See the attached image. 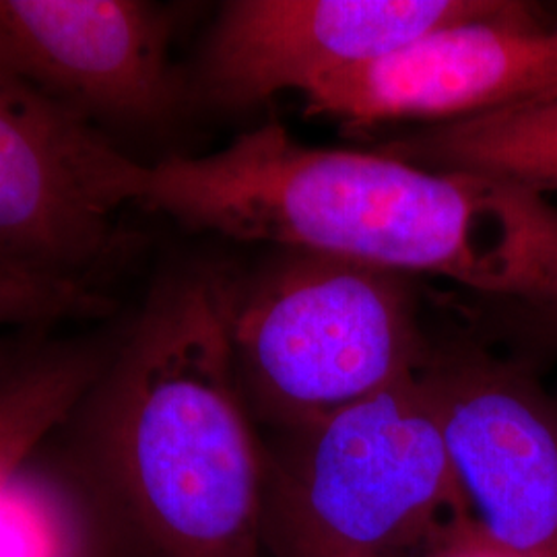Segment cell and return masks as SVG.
Returning <instances> with one entry per match:
<instances>
[{
	"label": "cell",
	"mask_w": 557,
	"mask_h": 557,
	"mask_svg": "<svg viewBox=\"0 0 557 557\" xmlns=\"http://www.w3.org/2000/svg\"><path fill=\"white\" fill-rule=\"evenodd\" d=\"M122 170V207L188 232L440 275L506 301H557V207L499 180L306 147L275 122L213 153Z\"/></svg>",
	"instance_id": "obj_1"
},
{
	"label": "cell",
	"mask_w": 557,
	"mask_h": 557,
	"mask_svg": "<svg viewBox=\"0 0 557 557\" xmlns=\"http://www.w3.org/2000/svg\"><path fill=\"white\" fill-rule=\"evenodd\" d=\"M236 264L161 269L57 432L119 557H269L267 448L230 338Z\"/></svg>",
	"instance_id": "obj_2"
},
{
	"label": "cell",
	"mask_w": 557,
	"mask_h": 557,
	"mask_svg": "<svg viewBox=\"0 0 557 557\" xmlns=\"http://www.w3.org/2000/svg\"><path fill=\"white\" fill-rule=\"evenodd\" d=\"M230 338L248 409L275 434L416 374L434 347L405 275L308 250L236 267Z\"/></svg>",
	"instance_id": "obj_3"
},
{
	"label": "cell",
	"mask_w": 557,
	"mask_h": 557,
	"mask_svg": "<svg viewBox=\"0 0 557 557\" xmlns=\"http://www.w3.org/2000/svg\"><path fill=\"white\" fill-rule=\"evenodd\" d=\"M267 504L370 557H409L467 506L421 370L264 440Z\"/></svg>",
	"instance_id": "obj_4"
},
{
	"label": "cell",
	"mask_w": 557,
	"mask_h": 557,
	"mask_svg": "<svg viewBox=\"0 0 557 557\" xmlns=\"http://www.w3.org/2000/svg\"><path fill=\"white\" fill-rule=\"evenodd\" d=\"M174 11L149 0H0V64L137 161L193 108Z\"/></svg>",
	"instance_id": "obj_5"
},
{
	"label": "cell",
	"mask_w": 557,
	"mask_h": 557,
	"mask_svg": "<svg viewBox=\"0 0 557 557\" xmlns=\"http://www.w3.org/2000/svg\"><path fill=\"white\" fill-rule=\"evenodd\" d=\"M469 517L515 557H557V398L529 366L432 347L421 368Z\"/></svg>",
	"instance_id": "obj_6"
},
{
	"label": "cell",
	"mask_w": 557,
	"mask_h": 557,
	"mask_svg": "<svg viewBox=\"0 0 557 557\" xmlns=\"http://www.w3.org/2000/svg\"><path fill=\"white\" fill-rule=\"evenodd\" d=\"M128 158L0 64V255L103 289L133 255L116 220Z\"/></svg>",
	"instance_id": "obj_7"
},
{
	"label": "cell",
	"mask_w": 557,
	"mask_h": 557,
	"mask_svg": "<svg viewBox=\"0 0 557 557\" xmlns=\"http://www.w3.org/2000/svg\"><path fill=\"white\" fill-rule=\"evenodd\" d=\"M517 7L506 0H230L186 75L190 100L250 110L442 27Z\"/></svg>",
	"instance_id": "obj_8"
},
{
	"label": "cell",
	"mask_w": 557,
	"mask_h": 557,
	"mask_svg": "<svg viewBox=\"0 0 557 557\" xmlns=\"http://www.w3.org/2000/svg\"><path fill=\"white\" fill-rule=\"evenodd\" d=\"M549 29L522 2L499 17L442 27L310 83L301 91L306 112L368 128L391 120L450 122L554 96L557 60Z\"/></svg>",
	"instance_id": "obj_9"
},
{
	"label": "cell",
	"mask_w": 557,
	"mask_h": 557,
	"mask_svg": "<svg viewBox=\"0 0 557 557\" xmlns=\"http://www.w3.org/2000/svg\"><path fill=\"white\" fill-rule=\"evenodd\" d=\"M128 314L59 335L21 333L0 356V490L73 416L112 358Z\"/></svg>",
	"instance_id": "obj_10"
},
{
	"label": "cell",
	"mask_w": 557,
	"mask_h": 557,
	"mask_svg": "<svg viewBox=\"0 0 557 557\" xmlns=\"http://www.w3.org/2000/svg\"><path fill=\"white\" fill-rule=\"evenodd\" d=\"M379 151L421 168L499 180L547 199L557 195V94L440 122Z\"/></svg>",
	"instance_id": "obj_11"
},
{
	"label": "cell",
	"mask_w": 557,
	"mask_h": 557,
	"mask_svg": "<svg viewBox=\"0 0 557 557\" xmlns=\"http://www.w3.org/2000/svg\"><path fill=\"white\" fill-rule=\"evenodd\" d=\"M116 314L119 304L106 289L0 255V337L57 331L69 322L100 324Z\"/></svg>",
	"instance_id": "obj_12"
},
{
	"label": "cell",
	"mask_w": 557,
	"mask_h": 557,
	"mask_svg": "<svg viewBox=\"0 0 557 557\" xmlns=\"http://www.w3.org/2000/svg\"><path fill=\"white\" fill-rule=\"evenodd\" d=\"M264 545L269 557H370L320 537L269 504L264 508Z\"/></svg>",
	"instance_id": "obj_13"
},
{
	"label": "cell",
	"mask_w": 557,
	"mask_h": 557,
	"mask_svg": "<svg viewBox=\"0 0 557 557\" xmlns=\"http://www.w3.org/2000/svg\"><path fill=\"white\" fill-rule=\"evenodd\" d=\"M409 557H515L487 537L469 515L455 518Z\"/></svg>",
	"instance_id": "obj_14"
},
{
	"label": "cell",
	"mask_w": 557,
	"mask_h": 557,
	"mask_svg": "<svg viewBox=\"0 0 557 557\" xmlns=\"http://www.w3.org/2000/svg\"><path fill=\"white\" fill-rule=\"evenodd\" d=\"M0 557H81L46 539L0 529Z\"/></svg>",
	"instance_id": "obj_15"
},
{
	"label": "cell",
	"mask_w": 557,
	"mask_h": 557,
	"mask_svg": "<svg viewBox=\"0 0 557 557\" xmlns=\"http://www.w3.org/2000/svg\"><path fill=\"white\" fill-rule=\"evenodd\" d=\"M21 333H15V335H4V337H0V356L13 345V341L20 337Z\"/></svg>",
	"instance_id": "obj_16"
},
{
	"label": "cell",
	"mask_w": 557,
	"mask_h": 557,
	"mask_svg": "<svg viewBox=\"0 0 557 557\" xmlns=\"http://www.w3.org/2000/svg\"><path fill=\"white\" fill-rule=\"evenodd\" d=\"M549 34H552V41H554V48H556V60H557V25L556 27H552V29H549ZM557 94V91H556ZM556 94H554V96H556Z\"/></svg>",
	"instance_id": "obj_17"
}]
</instances>
